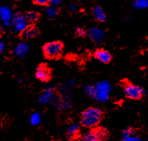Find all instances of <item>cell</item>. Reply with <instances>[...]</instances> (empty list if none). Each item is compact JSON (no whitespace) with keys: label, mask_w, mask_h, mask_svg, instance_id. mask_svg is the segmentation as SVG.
<instances>
[{"label":"cell","mask_w":148,"mask_h":141,"mask_svg":"<svg viewBox=\"0 0 148 141\" xmlns=\"http://www.w3.org/2000/svg\"><path fill=\"white\" fill-rule=\"evenodd\" d=\"M32 2L38 6H48L50 3V0H32Z\"/></svg>","instance_id":"44dd1931"},{"label":"cell","mask_w":148,"mask_h":141,"mask_svg":"<svg viewBox=\"0 0 148 141\" xmlns=\"http://www.w3.org/2000/svg\"><path fill=\"white\" fill-rule=\"evenodd\" d=\"M62 0H50V3L52 4V6H57L61 3Z\"/></svg>","instance_id":"d4e9b609"},{"label":"cell","mask_w":148,"mask_h":141,"mask_svg":"<svg viewBox=\"0 0 148 141\" xmlns=\"http://www.w3.org/2000/svg\"><path fill=\"white\" fill-rule=\"evenodd\" d=\"M76 35L79 37H84L86 36V32L82 28H76Z\"/></svg>","instance_id":"7402d4cb"},{"label":"cell","mask_w":148,"mask_h":141,"mask_svg":"<svg viewBox=\"0 0 148 141\" xmlns=\"http://www.w3.org/2000/svg\"><path fill=\"white\" fill-rule=\"evenodd\" d=\"M92 15L98 22H104L106 20V15L100 6H96L92 10Z\"/></svg>","instance_id":"7c38bea8"},{"label":"cell","mask_w":148,"mask_h":141,"mask_svg":"<svg viewBox=\"0 0 148 141\" xmlns=\"http://www.w3.org/2000/svg\"><path fill=\"white\" fill-rule=\"evenodd\" d=\"M89 35L90 39L96 43L101 42L104 39L103 31L100 28H96V27L91 28L89 29Z\"/></svg>","instance_id":"30bf717a"},{"label":"cell","mask_w":148,"mask_h":141,"mask_svg":"<svg viewBox=\"0 0 148 141\" xmlns=\"http://www.w3.org/2000/svg\"><path fill=\"white\" fill-rule=\"evenodd\" d=\"M94 57L97 60H98L99 61H101V63L104 64H108L109 62H110L112 60V56L110 53L102 48L97 49V51H95Z\"/></svg>","instance_id":"9c48e42d"},{"label":"cell","mask_w":148,"mask_h":141,"mask_svg":"<svg viewBox=\"0 0 148 141\" xmlns=\"http://www.w3.org/2000/svg\"><path fill=\"white\" fill-rule=\"evenodd\" d=\"M40 115L39 113H34L32 115L31 118H30V122L31 123L34 125V126H36L38 125L40 122Z\"/></svg>","instance_id":"d6986e66"},{"label":"cell","mask_w":148,"mask_h":141,"mask_svg":"<svg viewBox=\"0 0 148 141\" xmlns=\"http://www.w3.org/2000/svg\"><path fill=\"white\" fill-rule=\"evenodd\" d=\"M134 7L138 10L146 9L148 8V0H134Z\"/></svg>","instance_id":"ac0fdd59"},{"label":"cell","mask_w":148,"mask_h":141,"mask_svg":"<svg viewBox=\"0 0 148 141\" xmlns=\"http://www.w3.org/2000/svg\"><path fill=\"white\" fill-rule=\"evenodd\" d=\"M25 15H26V18L27 19V22L31 23H36L39 19V18H40L39 13L35 11H28Z\"/></svg>","instance_id":"9a60e30c"},{"label":"cell","mask_w":148,"mask_h":141,"mask_svg":"<svg viewBox=\"0 0 148 141\" xmlns=\"http://www.w3.org/2000/svg\"><path fill=\"white\" fill-rule=\"evenodd\" d=\"M36 77L38 80L43 82H48L52 78V73L49 67L46 65H40L37 68Z\"/></svg>","instance_id":"52a82bcc"},{"label":"cell","mask_w":148,"mask_h":141,"mask_svg":"<svg viewBox=\"0 0 148 141\" xmlns=\"http://www.w3.org/2000/svg\"><path fill=\"white\" fill-rule=\"evenodd\" d=\"M108 136V131L105 128H92L82 134L81 141H107Z\"/></svg>","instance_id":"3957f363"},{"label":"cell","mask_w":148,"mask_h":141,"mask_svg":"<svg viewBox=\"0 0 148 141\" xmlns=\"http://www.w3.org/2000/svg\"><path fill=\"white\" fill-rule=\"evenodd\" d=\"M0 15L1 19L5 25H9L11 20H12V14H11V9L8 7H2L0 8Z\"/></svg>","instance_id":"8fae6325"},{"label":"cell","mask_w":148,"mask_h":141,"mask_svg":"<svg viewBox=\"0 0 148 141\" xmlns=\"http://www.w3.org/2000/svg\"><path fill=\"white\" fill-rule=\"evenodd\" d=\"M85 91L86 93L88 94L89 95L92 97V94H93V86H91V85H86L85 86Z\"/></svg>","instance_id":"603a6c76"},{"label":"cell","mask_w":148,"mask_h":141,"mask_svg":"<svg viewBox=\"0 0 148 141\" xmlns=\"http://www.w3.org/2000/svg\"><path fill=\"white\" fill-rule=\"evenodd\" d=\"M110 90V83L106 81H102L93 85V94L92 97L99 102H105L109 99Z\"/></svg>","instance_id":"7a4b0ae2"},{"label":"cell","mask_w":148,"mask_h":141,"mask_svg":"<svg viewBox=\"0 0 148 141\" xmlns=\"http://www.w3.org/2000/svg\"><path fill=\"white\" fill-rule=\"evenodd\" d=\"M102 119V112L97 107L85 109L81 115V123L86 128H95Z\"/></svg>","instance_id":"6da1fadb"},{"label":"cell","mask_w":148,"mask_h":141,"mask_svg":"<svg viewBox=\"0 0 148 141\" xmlns=\"http://www.w3.org/2000/svg\"><path fill=\"white\" fill-rule=\"evenodd\" d=\"M45 13L49 18H55L58 15V9L56 8V6H48L45 9Z\"/></svg>","instance_id":"2e32d148"},{"label":"cell","mask_w":148,"mask_h":141,"mask_svg":"<svg viewBox=\"0 0 148 141\" xmlns=\"http://www.w3.org/2000/svg\"><path fill=\"white\" fill-rule=\"evenodd\" d=\"M124 92L126 96L133 100H138L144 94V89L138 85L127 82L124 85Z\"/></svg>","instance_id":"5b68a950"},{"label":"cell","mask_w":148,"mask_h":141,"mask_svg":"<svg viewBox=\"0 0 148 141\" xmlns=\"http://www.w3.org/2000/svg\"><path fill=\"white\" fill-rule=\"evenodd\" d=\"M52 97V89H47L45 90V92L42 94L40 97L39 98V101L41 103H45L48 102V101L51 99Z\"/></svg>","instance_id":"5bb4252c"},{"label":"cell","mask_w":148,"mask_h":141,"mask_svg":"<svg viewBox=\"0 0 148 141\" xmlns=\"http://www.w3.org/2000/svg\"><path fill=\"white\" fill-rule=\"evenodd\" d=\"M39 34H40L39 29L36 26L32 25V26H27L26 29L23 30L20 34V36L24 41H29L38 36Z\"/></svg>","instance_id":"ba28073f"},{"label":"cell","mask_w":148,"mask_h":141,"mask_svg":"<svg viewBox=\"0 0 148 141\" xmlns=\"http://www.w3.org/2000/svg\"><path fill=\"white\" fill-rule=\"evenodd\" d=\"M123 141H141L140 138L137 137V136H134L133 135H131V136H130V137L126 138V139H124Z\"/></svg>","instance_id":"cb8c5ba5"},{"label":"cell","mask_w":148,"mask_h":141,"mask_svg":"<svg viewBox=\"0 0 148 141\" xmlns=\"http://www.w3.org/2000/svg\"><path fill=\"white\" fill-rule=\"evenodd\" d=\"M79 129H80L79 124H77V123H73L71 126L69 127V128L67 130V135L69 136H73L76 134H77V132L79 131Z\"/></svg>","instance_id":"e0dca14e"},{"label":"cell","mask_w":148,"mask_h":141,"mask_svg":"<svg viewBox=\"0 0 148 141\" xmlns=\"http://www.w3.org/2000/svg\"><path fill=\"white\" fill-rule=\"evenodd\" d=\"M12 24L16 32H22L23 30L27 28V19L26 15H23L19 12L15 13L12 19Z\"/></svg>","instance_id":"8992f818"},{"label":"cell","mask_w":148,"mask_h":141,"mask_svg":"<svg viewBox=\"0 0 148 141\" xmlns=\"http://www.w3.org/2000/svg\"><path fill=\"white\" fill-rule=\"evenodd\" d=\"M76 10H77V7H76L75 4L73 3L69 5V11H70L71 12H74V11H76Z\"/></svg>","instance_id":"484cf974"},{"label":"cell","mask_w":148,"mask_h":141,"mask_svg":"<svg viewBox=\"0 0 148 141\" xmlns=\"http://www.w3.org/2000/svg\"><path fill=\"white\" fill-rule=\"evenodd\" d=\"M134 135V131L131 129V128H126L125 130L123 131V133H122V138L123 140L124 139H126V138L130 137L131 135Z\"/></svg>","instance_id":"ffe728a7"},{"label":"cell","mask_w":148,"mask_h":141,"mask_svg":"<svg viewBox=\"0 0 148 141\" xmlns=\"http://www.w3.org/2000/svg\"><path fill=\"white\" fill-rule=\"evenodd\" d=\"M0 48H1V51L3 52L4 49H5V45H4L3 42H1V44H0Z\"/></svg>","instance_id":"4316f807"},{"label":"cell","mask_w":148,"mask_h":141,"mask_svg":"<svg viewBox=\"0 0 148 141\" xmlns=\"http://www.w3.org/2000/svg\"><path fill=\"white\" fill-rule=\"evenodd\" d=\"M64 45L61 41H56L46 43L43 47V52L45 56L49 59L59 57L63 52Z\"/></svg>","instance_id":"277c9868"},{"label":"cell","mask_w":148,"mask_h":141,"mask_svg":"<svg viewBox=\"0 0 148 141\" xmlns=\"http://www.w3.org/2000/svg\"><path fill=\"white\" fill-rule=\"evenodd\" d=\"M27 51H28V45L26 43H21L17 45V47L15 48V52L17 56L22 57L24 56V54H26Z\"/></svg>","instance_id":"4fadbf2b"}]
</instances>
